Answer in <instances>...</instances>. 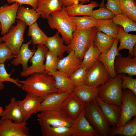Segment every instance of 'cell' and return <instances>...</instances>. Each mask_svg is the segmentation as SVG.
Listing matches in <instances>:
<instances>
[{
	"instance_id": "cell-28",
	"label": "cell",
	"mask_w": 136,
	"mask_h": 136,
	"mask_svg": "<svg viewBox=\"0 0 136 136\" xmlns=\"http://www.w3.org/2000/svg\"><path fill=\"white\" fill-rule=\"evenodd\" d=\"M117 38L120 42L118 50L126 49L128 50L129 55L133 57V51L136 43V35L128 33L124 31L122 26L120 27Z\"/></svg>"
},
{
	"instance_id": "cell-48",
	"label": "cell",
	"mask_w": 136,
	"mask_h": 136,
	"mask_svg": "<svg viewBox=\"0 0 136 136\" xmlns=\"http://www.w3.org/2000/svg\"><path fill=\"white\" fill-rule=\"evenodd\" d=\"M133 22H136V7L130 11L126 16Z\"/></svg>"
},
{
	"instance_id": "cell-13",
	"label": "cell",
	"mask_w": 136,
	"mask_h": 136,
	"mask_svg": "<svg viewBox=\"0 0 136 136\" xmlns=\"http://www.w3.org/2000/svg\"><path fill=\"white\" fill-rule=\"evenodd\" d=\"M73 136H97L99 135L87 120L85 115V110L73 120L71 127Z\"/></svg>"
},
{
	"instance_id": "cell-43",
	"label": "cell",
	"mask_w": 136,
	"mask_h": 136,
	"mask_svg": "<svg viewBox=\"0 0 136 136\" xmlns=\"http://www.w3.org/2000/svg\"><path fill=\"white\" fill-rule=\"evenodd\" d=\"M16 56L14 55L5 42H0V63H5Z\"/></svg>"
},
{
	"instance_id": "cell-40",
	"label": "cell",
	"mask_w": 136,
	"mask_h": 136,
	"mask_svg": "<svg viewBox=\"0 0 136 136\" xmlns=\"http://www.w3.org/2000/svg\"><path fill=\"white\" fill-rule=\"evenodd\" d=\"M97 20L112 19L115 15L105 6H100L98 9L93 10L91 15Z\"/></svg>"
},
{
	"instance_id": "cell-42",
	"label": "cell",
	"mask_w": 136,
	"mask_h": 136,
	"mask_svg": "<svg viewBox=\"0 0 136 136\" xmlns=\"http://www.w3.org/2000/svg\"><path fill=\"white\" fill-rule=\"evenodd\" d=\"M11 73L8 74L6 69L4 63H0V82L8 81L14 84L17 87L21 88V84L18 82V79H14L10 77Z\"/></svg>"
},
{
	"instance_id": "cell-14",
	"label": "cell",
	"mask_w": 136,
	"mask_h": 136,
	"mask_svg": "<svg viewBox=\"0 0 136 136\" xmlns=\"http://www.w3.org/2000/svg\"><path fill=\"white\" fill-rule=\"evenodd\" d=\"M85 108V104L72 92L64 101L61 109L69 118L74 120Z\"/></svg>"
},
{
	"instance_id": "cell-24",
	"label": "cell",
	"mask_w": 136,
	"mask_h": 136,
	"mask_svg": "<svg viewBox=\"0 0 136 136\" xmlns=\"http://www.w3.org/2000/svg\"><path fill=\"white\" fill-rule=\"evenodd\" d=\"M32 40H30L25 44H22L16 57L11 61V63L14 66L22 65V71H25L28 67L29 60L34 54L35 50H30L29 48Z\"/></svg>"
},
{
	"instance_id": "cell-1",
	"label": "cell",
	"mask_w": 136,
	"mask_h": 136,
	"mask_svg": "<svg viewBox=\"0 0 136 136\" xmlns=\"http://www.w3.org/2000/svg\"><path fill=\"white\" fill-rule=\"evenodd\" d=\"M18 82L22 84L23 90L32 95L45 97L51 93H58L54 78L45 71L33 74L26 80Z\"/></svg>"
},
{
	"instance_id": "cell-27",
	"label": "cell",
	"mask_w": 136,
	"mask_h": 136,
	"mask_svg": "<svg viewBox=\"0 0 136 136\" xmlns=\"http://www.w3.org/2000/svg\"><path fill=\"white\" fill-rule=\"evenodd\" d=\"M47 74L54 78L58 93L73 91L75 87L69 78L66 75L58 70L54 72Z\"/></svg>"
},
{
	"instance_id": "cell-23",
	"label": "cell",
	"mask_w": 136,
	"mask_h": 136,
	"mask_svg": "<svg viewBox=\"0 0 136 136\" xmlns=\"http://www.w3.org/2000/svg\"><path fill=\"white\" fill-rule=\"evenodd\" d=\"M59 35L58 31L52 37H48L44 45L48 51L55 54L60 59L63 57L64 53L67 51V46L64 44V41Z\"/></svg>"
},
{
	"instance_id": "cell-7",
	"label": "cell",
	"mask_w": 136,
	"mask_h": 136,
	"mask_svg": "<svg viewBox=\"0 0 136 136\" xmlns=\"http://www.w3.org/2000/svg\"><path fill=\"white\" fill-rule=\"evenodd\" d=\"M16 24L12 25L8 32L1 37L4 42L11 51L13 54L16 56L24 40V35L26 26L23 21L18 19Z\"/></svg>"
},
{
	"instance_id": "cell-8",
	"label": "cell",
	"mask_w": 136,
	"mask_h": 136,
	"mask_svg": "<svg viewBox=\"0 0 136 136\" xmlns=\"http://www.w3.org/2000/svg\"><path fill=\"white\" fill-rule=\"evenodd\" d=\"M122 92L121 115L118 124L116 127L124 125L136 115V95L127 89H124Z\"/></svg>"
},
{
	"instance_id": "cell-25",
	"label": "cell",
	"mask_w": 136,
	"mask_h": 136,
	"mask_svg": "<svg viewBox=\"0 0 136 136\" xmlns=\"http://www.w3.org/2000/svg\"><path fill=\"white\" fill-rule=\"evenodd\" d=\"M98 87L90 86L84 83L75 87L72 92L85 104L98 96Z\"/></svg>"
},
{
	"instance_id": "cell-12",
	"label": "cell",
	"mask_w": 136,
	"mask_h": 136,
	"mask_svg": "<svg viewBox=\"0 0 136 136\" xmlns=\"http://www.w3.org/2000/svg\"><path fill=\"white\" fill-rule=\"evenodd\" d=\"M29 130L26 122L17 123L0 119V136H29Z\"/></svg>"
},
{
	"instance_id": "cell-34",
	"label": "cell",
	"mask_w": 136,
	"mask_h": 136,
	"mask_svg": "<svg viewBox=\"0 0 136 136\" xmlns=\"http://www.w3.org/2000/svg\"><path fill=\"white\" fill-rule=\"evenodd\" d=\"M120 135L124 136H136V118L128 122L123 126L115 127L110 131L109 135Z\"/></svg>"
},
{
	"instance_id": "cell-44",
	"label": "cell",
	"mask_w": 136,
	"mask_h": 136,
	"mask_svg": "<svg viewBox=\"0 0 136 136\" xmlns=\"http://www.w3.org/2000/svg\"><path fill=\"white\" fill-rule=\"evenodd\" d=\"M120 1L121 13L126 16L136 7V1L134 0H120Z\"/></svg>"
},
{
	"instance_id": "cell-3",
	"label": "cell",
	"mask_w": 136,
	"mask_h": 136,
	"mask_svg": "<svg viewBox=\"0 0 136 136\" xmlns=\"http://www.w3.org/2000/svg\"><path fill=\"white\" fill-rule=\"evenodd\" d=\"M97 31L95 26L87 29H77L73 33L71 42L67 46L66 52L69 53L74 51L82 61L86 51L94 43Z\"/></svg>"
},
{
	"instance_id": "cell-38",
	"label": "cell",
	"mask_w": 136,
	"mask_h": 136,
	"mask_svg": "<svg viewBox=\"0 0 136 136\" xmlns=\"http://www.w3.org/2000/svg\"><path fill=\"white\" fill-rule=\"evenodd\" d=\"M46 60L45 64V71L47 73H52L57 70L56 67L59 59L54 53L48 51L45 55Z\"/></svg>"
},
{
	"instance_id": "cell-11",
	"label": "cell",
	"mask_w": 136,
	"mask_h": 136,
	"mask_svg": "<svg viewBox=\"0 0 136 136\" xmlns=\"http://www.w3.org/2000/svg\"><path fill=\"white\" fill-rule=\"evenodd\" d=\"M19 4L14 2L11 5L6 4L0 7V23L1 25V34L7 33L10 27L15 24Z\"/></svg>"
},
{
	"instance_id": "cell-53",
	"label": "cell",
	"mask_w": 136,
	"mask_h": 136,
	"mask_svg": "<svg viewBox=\"0 0 136 136\" xmlns=\"http://www.w3.org/2000/svg\"><path fill=\"white\" fill-rule=\"evenodd\" d=\"M1 28H2L1 25V23H0V30H1Z\"/></svg>"
},
{
	"instance_id": "cell-19",
	"label": "cell",
	"mask_w": 136,
	"mask_h": 136,
	"mask_svg": "<svg viewBox=\"0 0 136 136\" xmlns=\"http://www.w3.org/2000/svg\"><path fill=\"white\" fill-rule=\"evenodd\" d=\"M71 92L53 93L48 95L40 104L38 112L44 110L61 109L63 103Z\"/></svg>"
},
{
	"instance_id": "cell-46",
	"label": "cell",
	"mask_w": 136,
	"mask_h": 136,
	"mask_svg": "<svg viewBox=\"0 0 136 136\" xmlns=\"http://www.w3.org/2000/svg\"><path fill=\"white\" fill-rule=\"evenodd\" d=\"M39 0H7V2L9 4L14 2L18 3L19 5H27L31 6L32 8L36 10L37 8V3Z\"/></svg>"
},
{
	"instance_id": "cell-45",
	"label": "cell",
	"mask_w": 136,
	"mask_h": 136,
	"mask_svg": "<svg viewBox=\"0 0 136 136\" xmlns=\"http://www.w3.org/2000/svg\"><path fill=\"white\" fill-rule=\"evenodd\" d=\"M106 8L115 15L121 13L120 0H107Z\"/></svg>"
},
{
	"instance_id": "cell-17",
	"label": "cell",
	"mask_w": 136,
	"mask_h": 136,
	"mask_svg": "<svg viewBox=\"0 0 136 136\" xmlns=\"http://www.w3.org/2000/svg\"><path fill=\"white\" fill-rule=\"evenodd\" d=\"M45 98L27 94L24 99L17 101L23 114L25 122L29 119L32 114L38 113L39 107Z\"/></svg>"
},
{
	"instance_id": "cell-18",
	"label": "cell",
	"mask_w": 136,
	"mask_h": 136,
	"mask_svg": "<svg viewBox=\"0 0 136 136\" xmlns=\"http://www.w3.org/2000/svg\"><path fill=\"white\" fill-rule=\"evenodd\" d=\"M68 54L66 57L59 59L56 69L69 77L81 67L82 61L77 56L74 51H71Z\"/></svg>"
},
{
	"instance_id": "cell-33",
	"label": "cell",
	"mask_w": 136,
	"mask_h": 136,
	"mask_svg": "<svg viewBox=\"0 0 136 136\" xmlns=\"http://www.w3.org/2000/svg\"><path fill=\"white\" fill-rule=\"evenodd\" d=\"M101 53L94 43L85 53L81 66L85 67L89 69L98 60Z\"/></svg>"
},
{
	"instance_id": "cell-35",
	"label": "cell",
	"mask_w": 136,
	"mask_h": 136,
	"mask_svg": "<svg viewBox=\"0 0 136 136\" xmlns=\"http://www.w3.org/2000/svg\"><path fill=\"white\" fill-rule=\"evenodd\" d=\"M28 36L34 45H44L48 37L40 28L36 22L29 26Z\"/></svg>"
},
{
	"instance_id": "cell-52",
	"label": "cell",
	"mask_w": 136,
	"mask_h": 136,
	"mask_svg": "<svg viewBox=\"0 0 136 136\" xmlns=\"http://www.w3.org/2000/svg\"><path fill=\"white\" fill-rule=\"evenodd\" d=\"M105 0H103L102 2L99 5V6H105L104 4V2Z\"/></svg>"
},
{
	"instance_id": "cell-39",
	"label": "cell",
	"mask_w": 136,
	"mask_h": 136,
	"mask_svg": "<svg viewBox=\"0 0 136 136\" xmlns=\"http://www.w3.org/2000/svg\"><path fill=\"white\" fill-rule=\"evenodd\" d=\"M89 70L81 66L69 77L75 87L84 83Z\"/></svg>"
},
{
	"instance_id": "cell-9",
	"label": "cell",
	"mask_w": 136,
	"mask_h": 136,
	"mask_svg": "<svg viewBox=\"0 0 136 136\" xmlns=\"http://www.w3.org/2000/svg\"><path fill=\"white\" fill-rule=\"evenodd\" d=\"M110 78L103 63L98 60L89 69L84 84L98 87L105 84Z\"/></svg>"
},
{
	"instance_id": "cell-22",
	"label": "cell",
	"mask_w": 136,
	"mask_h": 136,
	"mask_svg": "<svg viewBox=\"0 0 136 136\" xmlns=\"http://www.w3.org/2000/svg\"><path fill=\"white\" fill-rule=\"evenodd\" d=\"M63 6L61 0H39L36 11L42 18L47 19L52 12Z\"/></svg>"
},
{
	"instance_id": "cell-26",
	"label": "cell",
	"mask_w": 136,
	"mask_h": 136,
	"mask_svg": "<svg viewBox=\"0 0 136 136\" xmlns=\"http://www.w3.org/2000/svg\"><path fill=\"white\" fill-rule=\"evenodd\" d=\"M99 6L98 3L94 1L86 5L80 3L66 7L64 6V9L70 16H75L78 15L91 16L93 9Z\"/></svg>"
},
{
	"instance_id": "cell-54",
	"label": "cell",
	"mask_w": 136,
	"mask_h": 136,
	"mask_svg": "<svg viewBox=\"0 0 136 136\" xmlns=\"http://www.w3.org/2000/svg\"><path fill=\"white\" fill-rule=\"evenodd\" d=\"M2 40L1 38H0V42H2Z\"/></svg>"
},
{
	"instance_id": "cell-16",
	"label": "cell",
	"mask_w": 136,
	"mask_h": 136,
	"mask_svg": "<svg viewBox=\"0 0 136 136\" xmlns=\"http://www.w3.org/2000/svg\"><path fill=\"white\" fill-rule=\"evenodd\" d=\"M114 68L117 75L126 73L131 76H136V57H125L119 53L115 57Z\"/></svg>"
},
{
	"instance_id": "cell-51",
	"label": "cell",
	"mask_w": 136,
	"mask_h": 136,
	"mask_svg": "<svg viewBox=\"0 0 136 136\" xmlns=\"http://www.w3.org/2000/svg\"><path fill=\"white\" fill-rule=\"evenodd\" d=\"M3 110H4L3 108L0 106V117H1Z\"/></svg>"
},
{
	"instance_id": "cell-32",
	"label": "cell",
	"mask_w": 136,
	"mask_h": 136,
	"mask_svg": "<svg viewBox=\"0 0 136 136\" xmlns=\"http://www.w3.org/2000/svg\"><path fill=\"white\" fill-rule=\"evenodd\" d=\"M43 136H73L71 127L66 126H41Z\"/></svg>"
},
{
	"instance_id": "cell-29",
	"label": "cell",
	"mask_w": 136,
	"mask_h": 136,
	"mask_svg": "<svg viewBox=\"0 0 136 136\" xmlns=\"http://www.w3.org/2000/svg\"><path fill=\"white\" fill-rule=\"evenodd\" d=\"M115 39L101 31H97L95 35L94 44L101 53H104L111 48Z\"/></svg>"
},
{
	"instance_id": "cell-47",
	"label": "cell",
	"mask_w": 136,
	"mask_h": 136,
	"mask_svg": "<svg viewBox=\"0 0 136 136\" xmlns=\"http://www.w3.org/2000/svg\"><path fill=\"white\" fill-rule=\"evenodd\" d=\"M63 6L65 7L70 6L73 4L80 3L84 4L90 2V0H61Z\"/></svg>"
},
{
	"instance_id": "cell-55",
	"label": "cell",
	"mask_w": 136,
	"mask_h": 136,
	"mask_svg": "<svg viewBox=\"0 0 136 136\" xmlns=\"http://www.w3.org/2000/svg\"><path fill=\"white\" fill-rule=\"evenodd\" d=\"M134 1H136V0H134Z\"/></svg>"
},
{
	"instance_id": "cell-31",
	"label": "cell",
	"mask_w": 136,
	"mask_h": 136,
	"mask_svg": "<svg viewBox=\"0 0 136 136\" xmlns=\"http://www.w3.org/2000/svg\"><path fill=\"white\" fill-rule=\"evenodd\" d=\"M95 27L97 31H102L115 38L117 37L120 25L115 24L110 19L97 20Z\"/></svg>"
},
{
	"instance_id": "cell-21",
	"label": "cell",
	"mask_w": 136,
	"mask_h": 136,
	"mask_svg": "<svg viewBox=\"0 0 136 136\" xmlns=\"http://www.w3.org/2000/svg\"><path fill=\"white\" fill-rule=\"evenodd\" d=\"M1 117L2 119L11 120L16 123L25 122L21 110L14 97H12L10 102L5 106Z\"/></svg>"
},
{
	"instance_id": "cell-36",
	"label": "cell",
	"mask_w": 136,
	"mask_h": 136,
	"mask_svg": "<svg viewBox=\"0 0 136 136\" xmlns=\"http://www.w3.org/2000/svg\"><path fill=\"white\" fill-rule=\"evenodd\" d=\"M112 20L115 24L121 26L126 32L136 31V23L122 13L115 15Z\"/></svg>"
},
{
	"instance_id": "cell-15",
	"label": "cell",
	"mask_w": 136,
	"mask_h": 136,
	"mask_svg": "<svg viewBox=\"0 0 136 136\" xmlns=\"http://www.w3.org/2000/svg\"><path fill=\"white\" fill-rule=\"evenodd\" d=\"M97 103L110 125L116 127L119 121L121 107L105 102L98 96L95 98Z\"/></svg>"
},
{
	"instance_id": "cell-49",
	"label": "cell",
	"mask_w": 136,
	"mask_h": 136,
	"mask_svg": "<svg viewBox=\"0 0 136 136\" xmlns=\"http://www.w3.org/2000/svg\"><path fill=\"white\" fill-rule=\"evenodd\" d=\"M133 57H136V44L134 46L133 51Z\"/></svg>"
},
{
	"instance_id": "cell-41",
	"label": "cell",
	"mask_w": 136,
	"mask_h": 136,
	"mask_svg": "<svg viewBox=\"0 0 136 136\" xmlns=\"http://www.w3.org/2000/svg\"><path fill=\"white\" fill-rule=\"evenodd\" d=\"M122 82L121 87L122 89H128L136 95V79L131 76L121 74Z\"/></svg>"
},
{
	"instance_id": "cell-4",
	"label": "cell",
	"mask_w": 136,
	"mask_h": 136,
	"mask_svg": "<svg viewBox=\"0 0 136 136\" xmlns=\"http://www.w3.org/2000/svg\"><path fill=\"white\" fill-rule=\"evenodd\" d=\"M85 115L90 125L99 135H109L110 125L103 115L95 98L85 104Z\"/></svg>"
},
{
	"instance_id": "cell-37",
	"label": "cell",
	"mask_w": 136,
	"mask_h": 136,
	"mask_svg": "<svg viewBox=\"0 0 136 136\" xmlns=\"http://www.w3.org/2000/svg\"><path fill=\"white\" fill-rule=\"evenodd\" d=\"M70 17L77 29H87L95 26L97 21L91 16Z\"/></svg>"
},
{
	"instance_id": "cell-2",
	"label": "cell",
	"mask_w": 136,
	"mask_h": 136,
	"mask_svg": "<svg viewBox=\"0 0 136 136\" xmlns=\"http://www.w3.org/2000/svg\"><path fill=\"white\" fill-rule=\"evenodd\" d=\"M47 19L50 27L56 29L61 34L65 43L69 44L77 28L70 16L65 11L64 6L61 9L52 12Z\"/></svg>"
},
{
	"instance_id": "cell-5",
	"label": "cell",
	"mask_w": 136,
	"mask_h": 136,
	"mask_svg": "<svg viewBox=\"0 0 136 136\" xmlns=\"http://www.w3.org/2000/svg\"><path fill=\"white\" fill-rule=\"evenodd\" d=\"M121 74L110 78L104 85L98 87V97L105 102L121 107L123 92L121 87Z\"/></svg>"
},
{
	"instance_id": "cell-20",
	"label": "cell",
	"mask_w": 136,
	"mask_h": 136,
	"mask_svg": "<svg viewBox=\"0 0 136 136\" xmlns=\"http://www.w3.org/2000/svg\"><path fill=\"white\" fill-rule=\"evenodd\" d=\"M119 42L117 38H115L110 49L105 53H101L98 58V60L103 63L107 69L110 78H115L117 75L114 71V63L116 56L120 53L118 49Z\"/></svg>"
},
{
	"instance_id": "cell-10",
	"label": "cell",
	"mask_w": 136,
	"mask_h": 136,
	"mask_svg": "<svg viewBox=\"0 0 136 136\" xmlns=\"http://www.w3.org/2000/svg\"><path fill=\"white\" fill-rule=\"evenodd\" d=\"M48 50L44 45H37V49L30 58V62L32 64L26 70L22 71L20 75L21 77H27L35 73H42L45 71V55Z\"/></svg>"
},
{
	"instance_id": "cell-50",
	"label": "cell",
	"mask_w": 136,
	"mask_h": 136,
	"mask_svg": "<svg viewBox=\"0 0 136 136\" xmlns=\"http://www.w3.org/2000/svg\"><path fill=\"white\" fill-rule=\"evenodd\" d=\"M4 86L3 83L0 82V91L4 89Z\"/></svg>"
},
{
	"instance_id": "cell-30",
	"label": "cell",
	"mask_w": 136,
	"mask_h": 136,
	"mask_svg": "<svg viewBox=\"0 0 136 136\" xmlns=\"http://www.w3.org/2000/svg\"><path fill=\"white\" fill-rule=\"evenodd\" d=\"M40 16L33 8L29 9L23 6L19 5L17 12L16 18L23 21L26 26H29L36 22Z\"/></svg>"
},
{
	"instance_id": "cell-6",
	"label": "cell",
	"mask_w": 136,
	"mask_h": 136,
	"mask_svg": "<svg viewBox=\"0 0 136 136\" xmlns=\"http://www.w3.org/2000/svg\"><path fill=\"white\" fill-rule=\"evenodd\" d=\"M38 114L37 120L41 126L71 127L73 120L69 118L62 110L57 109L44 110Z\"/></svg>"
}]
</instances>
